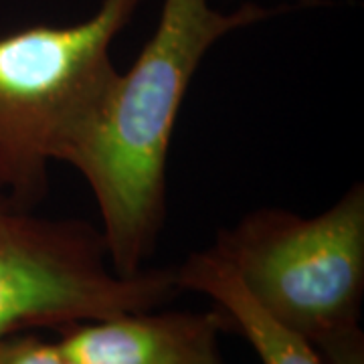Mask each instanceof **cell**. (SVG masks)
Instances as JSON below:
<instances>
[{
  "instance_id": "cell-1",
  "label": "cell",
  "mask_w": 364,
  "mask_h": 364,
  "mask_svg": "<svg viewBox=\"0 0 364 364\" xmlns=\"http://www.w3.org/2000/svg\"><path fill=\"white\" fill-rule=\"evenodd\" d=\"M272 14L253 2L221 11L210 0H162L152 37L128 71H114L67 146L61 164L90 186L119 275L144 272L164 231L170 142L198 67L219 41Z\"/></svg>"
},
{
  "instance_id": "cell-2",
  "label": "cell",
  "mask_w": 364,
  "mask_h": 364,
  "mask_svg": "<svg viewBox=\"0 0 364 364\" xmlns=\"http://www.w3.org/2000/svg\"><path fill=\"white\" fill-rule=\"evenodd\" d=\"M208 249L326 364H364L363 182L310 217L255 208L219 231Z\"/></svg>"
},
{
  "instance_id": "cell-3",
  "label": "cell",
  "mask_w": 364,
  "mask_h": 364,
  "mask_svg": "<svg viewBox=\"0 0 364 364\" xmlns=\"http://www.w3.org/2000/svg\"><path fill=\"white\" fill-rule=\"evenodd\" d=\"M146 0H102L75 25L0 37V193L37 208L53 164L114 75L112 47Z\"/></svg>"
},
{
  "instance_id": "cell-4",
  "label": "cell",
  "mask_w": 364,
  "mask_h": 364,
  "mask_svg": "<svg viewBox=\"0 0 364 364\" xmlns=\"http://www.w3.org/2000/svg\"><path fill=\"white\" fill-rule=\"evenodd\" d=\"M178 294L174 267L119 275L100 227L43 217L0 193V338L152 310Z\"/></svg>"
},
{
  "instance_id": "cell-5",
  "label": "cell",
  "mask_w": 364,
  "mask_h": 364,
  "mask_svg": "<svg viewBox=\"0 0 364 364\" xmlns=\"http://www.w3.org/2000/svg\"><path fill=\"white\" fill-rule=\"evenodd\" d=\"M215 310H138L65 326L57 342L77 364H225Z\"/></svg>"
},
{
  "instance_id": "cell-6",
  "label": "cell",
  "mask_w": 364,
  "mask_h": 364,
  "mask_svg": "<svg viewBox=\"0 0 364 364\" xmlns=\"http://www.w3.org/2000/svg\"><path fill=\"white\" fill-rule=\"evenodd\" d=\"M174 273L182 291H196L215 304L227 330L247 340L261 364H326L308 340L273 320L208 247L191 253Z\"/></svg>"
},
{
  "instance_id": "cell-7",
  "label": "cell",
  "mask_w": 364,
  "mask_h": 364,
  "mask_svg": "<svg viewBox=\"0 0 364 364\" xmlns=\"http://www.w3.org/2000/svg\"><path fill=\"white\" fill-rule=\"evenodd\" d=\"M0 364H77L57 340H47L35 330L0 338Z\"/></svg>"
}]
</instances>
